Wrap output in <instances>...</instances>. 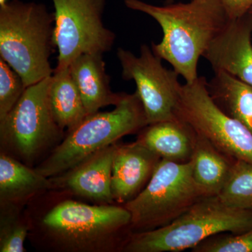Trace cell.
<instances>
[{"label": "cell", "instance_id": "obj_1", "mask_svg": "<svg viewBox=\"0 0 252 252\" xmlns=\"http://www.w3.org/2000/svg\"><path fill=\"white\" fill-rule=\"evenodd\" d=\"M51 189L25 207L28 239L47 252H124L133 233L130 212L119 204H90Z\"/></svg>", "mask_w": 252, "mask_h": 252}, {"label": "cell", "instance_id": "obj_2", "mask_svg": "<svg viewBox=\"0 0 252 252\" xmlns=\"http://www.w3.org/2000/svg\"><path fill=\"white\" fill-rule=\"evenodd\" d=\"M124 3L128 9L149 15L158 23L163 36L158 44L152 43V49L186 83L198 79L199 60L230 21L220 0H190L164 6L142 0H124Z\"/></svg>", "mask_w": 252, "mask_h": 252}, {"label": "cell", "instance_id": "obj_3", "mask_svg": "<svg viewBox=\"0 0 252 252\" xmlns=\"http://www.w3.org/2000/svg\"><path fill=\"white\" fill-rule=\"evenodd\" d=\"M54 47V16L46 5L21 0L0 5V58L27 87L53 75Z\"/></svg>", "mask_w": 252, "mask_h": 252}, {"label": "cell", "instance_id": "obj_4", "mask_svg": "<svg viewBox=\"0 0 252 252\" xmlns=\"http://www.w3.org/2000/svg\"><path fill=\"white\" fill-rule=\"evenodd\" d=\"M252 228V211L205 197L168 224L132 233L124 252H178L193 249L215 235L240 233Z\"/></svg>", "mask_w": 252, "mask_h": 252}, {"label": "cell", "instance_id": "obj_5", "mask_svg": "<svg viewBox=\"0 0 252 252\" xmlns=\"http://www.w3.org/2000/svg\"><path fill=\"white\" fill-rule=\"evenodd\" d=\"M148 125L137 93H124L115 108L88 115L34 169L46 177L59 175L91 154L117 143L124 136L139 132Z\"/></svg>", "mask_w": 252, "mask_h": 252}, {"label": "cell", "instance_id": "obj_6", "mask_svg": "<svg viewBox=\"0 0 252 252\" xmlns=\"http://www.w3.org/2000/svg\"><path fill=\"white\" fill-rule=\"evenodd\" d=\"M51 81L52 76L28 86L16 105L0 119V153L34 168L66 135L51 112Z\"/></svg>", "mask_w": 252, "mask_h": 252}, {"label": "cell", "instance_id": "obj_7", "mask_svg": "<svg viewBox=\"0 0 252 252\" xmlns=\"http://www.w3.org/2000/svg\"><path fill=\"white\" fill-rule=\"evenodd\" d=\"M203 198L194 180L191 160L161 159L143 190L124 207L130 212L135 233L168 224Z\"/></svg>", "mask_w": 252, "mask_h": 252}, {"label": "cell", "instance_id": "obj_8", "mask_svg": "<svg viewBox=\"0 0 252 252\" xmlns=\"http://www.w3.org/2000/svg\"><path fill=\"white\" fill-rule=\"evenodd\" d=\"M175 116L227 157L252 165V132L217 105L206 78L182 84Z\"/></svg>", "mask_w": 252, "mask_h": 252}, {"label": "cell", "instance_id": "obj_9", "mask_svg": "<svg viewBox=\"0 0 252 252\" xmlns=\"http://www.w3.org/2000/svg\"><path fill=\"white\" fill-rule=\"evenodd\" d=\"M54 42L59 50L56 69L69 67L81 55L112 49L116 34L104 27L106 0H52Z\"/></svg>", "mask_w": 252, "mask_h": 252}, {"label": "cell", "instance_id": "obj_10", "mask_svg": "<svg viewBox=\"0 0 252 252\" xmlns=\"http://www.w3.org/2000/svg\"><path fill=\"white\" fill-rule=\"evenodd\" d=\"M117 57L122 67V78L133 80L149 124L176 119L175 110L182 84L178 73L162 64L152 46H141L140 56L119 48Z\"/></svg>", "mask_w": 252, "mask_h": 252}, {"label": "cell", "instance_id": "obj_11", "mask_svg": "<svg viewBox=\"0 0 252 252\" xmlns=\"http://www.w3.org/2000/svg\"><path fill=\"white\" fill-rule=\"evenodd\" d=\"M118 143L91 154L65 172L50 177L54 188L93 204L116 203L112 195L113 160Z\"/></svg>", "mask_w": 252, "mask_h": 252}, {"label": "cell", "instance_id": "obj_12", "mask_svg": "<svg viewBox=\"0 0 252 252\" xmlns=\"http://www.w3.org/2000/svg\"><path fill=\"white\" fill-rule=\"evenodd\" d=\"M214 72H225L252 86V14L230 20L205 51Z\"/></svg>", "mask_w": 252, "mask_h": 252}, {"label": "cell", "instance_id": "obj_13", "mask_svg": "<svg viewBox=\"0 0 252 252\" xmlns=\"http://www.w3.org/2000/svg\"><path fill=\"white\" fill-rule=\"evenodd\" d=\"M161 159L138 141L117 144L112 176L115 203L124 205L135 198L147 185Z\"/></svg>", "mask_w": 252, "mask_h": 252}, {"label": "cell", "instance_id": "obj_14", "mask_svg": "<svg viewBox=\"0 0 252 252\" xmlns=\"http://www.w3.org/2000/svg\"><path fill=\"white\" fill-rule=\"evenodd\" d=\"M69 69L88 115L99 112L102 107L115 106L122 99L124 93L116 94L111 89L103 54L81 55L71 63Z\"/></svg>", "mask_w": 252, "mask_h": 252}, {"label": "cell", "instance_id": "obj_15", "mask_svg": "<svg viewBox=\"0 0 252 252\" xmlns=\"http://www.w3.org/2000/svg\"><path fill=\"white\" fill-rule=\"evenodd\" d=\"M53 188L51 179L34 167L0 153V205L25 208L33 199Z\"/></svg>", "mask_w": 252, "mask_h": 252}, {"label": "cell", "instance_id": "obj_16", "mask_svg": "<svg viewBox=\"0 0 252 252\" xmlns=\"http://www.w3.org/2000/svg\"><path fill=\"white\" fill-rule=\"evenodd\" d=\"M196 133L187 123L176 119L149 124L138 132L137 141L162 159L190 161Z\"/></svg>", "mask_w": 252, "mask_h": 252}, {"label": "cell", "instance_id": "obj_17", "mask_svg": "<svg viewBox=\"0 0 252 252\" xmlns=\"http://www.w3.org/2000/svg\"><path fill=\"white\" fill-rule=\"evenodd\" d=\"M228 158L196 134L190 160L194 180L204 197L218 196L224 187L233 163Z\"/></svg>", "mask_w": 252, "mask_h": 252}, {"label": "cell", "instance_id": "obj_18", "mask_svg": "<svg viewBox=\"0 0 252 252\" xmlns=\"http://www.w3.org/2000/svg\"><path fill=\"white\" fill-rule=\"evenodd\" d=\"M49 101L55 120L66 132L77 127L88 116L69 67L54 69L50 86Z\"/></svg>", "mask_w": 252, "mask_h": 252}, {"label": "cell", "instance_id": "obj_19", "mask_svg": "<svg viewBox=\"0 0 252 252\" xmlns=\"http://www.w3.org/2000/svg\"><path fill=\"white\" fill-rule=\"evenodd\" d=\"M207 88L217 105L252 133V86L220 72L207 81Z\"/></svg>", "mask_w": 252, "mask_h": 252}, {"label": "cell", "instance_id": "obj_20", "mask_svg": "<svg viewBox=\"0 0 252 252\" xmlns=\"http://www.w3.org/2000/svg\"><path fill=\"white\" fill-rule=\"evenodd\" d=\"M218 197L228 206L252 211V164L234 160L229 177Z\"/></svg>", "mask_w": 252, "mask_h": 252}, {"label": "cell", "instance_id": "obj_21", "mask_svg": "<svg viewBox=\"0 0 252 252\" xmlns=\"http://www.w3.org/2000/svg\"><path fill=\"white\" fill-rule=\"evenodd\" d=\"M25 208L0 205V252H26L29 225Z\"/></svg>", "mask_w": 252, "mask_h": 252}, {"label": "cell", "instance_id": "obj_22", "mask_svg": "<svg viewBox=\"0 0 252 252\" xmlns=\"http://www.w3.org/2000/svg\"><path fill=\"white\" fill-rule=\"evenodd\" d=\"M26 89L21 76L0 58V119L16 105Z\"/></svg>", "mask_w": 252, "mask_h": 252}, {"label": "cell", "instance_id": "obj_23", "mask_svg": "<svg viewBox=\"0 0 252 252\" xmlns=\"http://www.w3.org/2000/svg\"><path fill=\"white\" fill-rule=\"evenodd\" d=\"M193 250L195 252H252V228L243 233L215 235Z\"/></svg>", "mask_w": 252, "mask_h": 252}, {"label": "cell", "instance_id": "obj_24", "mask_svg": "<svg viewBox=\"0 0 252 252\" xmlns=\"http://www.w3.org/2000/svg\"><path fill=\"white\" fill-rule=\"evenodd\" d=\"M230 20L237 19L250 12L252 0H220Z\"/></svg>", "mask_w": 252, "mask_h": 252}, {"label": "cell", "instance_id": "obj_25", "mask_svg": "<svg viewBox=\"0 0 252 252\" xmlns=\"http://www.w3.org/2000/svg\"><path fill=\"white\" fill-rule=\"evenodd\" d=\"M8 2V0H0V5H3Z\"/></svg>", "mask_w": 252, "mask_h": 252}, {"label": "cell", "instance_id": "obj_26", "mask_svg": "<svg viewBox=\"0 0 252 252\" xmlns=\"http://www.w3.org/2000/svg\"><path fill=\"white\" fill-rule=\"evenodd\" d=\"M173 1V0H167V4H170V3H172Z\"/></svg>", "mask_w": 252, "mask_h": 252}, {"label": "cell", "instance_id": "obj_27", "mask_svg": "<svg viewBox=\"0 0 252 252\" xmlns=\"http://www.w3.org/2000/svg\"><path fill=\"white\" fill-rule=\"evenodd\" d=\"M249 13H251V14H252V8L251 9H250V12Z\"/></svg>", "mask_w": 252, "mask_h": 252}]
</instances>
